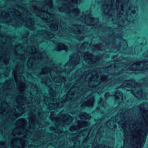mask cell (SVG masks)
I'll use <instances>...</instances> for the list:
<instances>
[{"instance_id":"1","label":"cell","mask_w":148,"mask_h":148,"mask_svg":"<svg viewBox=\"0 0 148 148\" xmlns=\"http://www.w3.org/2000/svg\"><path fill=\"white\" fill-rule=\"evenodd\" d=\"M124 88L130 90L132 93L137 98H140L143 95L142 87L136 83L131 80L126 81L123 84Z\"/></svg>"},{"instance_id":"2","label":"cell","mask_w":148,"mask_h":148,"mask_svg":"<svg viewBox=\"0 0 148 148\" xmlns=\"http://www.w3.org/2000/svg\"><path fill=\"white\" fill-rule=\"evenodd\" d=\"M86 79L89 81L88 85L90 87H95L98 86L103 81V78L97 73H91L88 74Z\"/></svg>"},{"instance_id":"3","label":"cell","mask_w":148,"mask_h":148,"mask_svg":"<svg viewBox=\"0 0 148 148\" xmlns=\"http://www.w3.org/2000/svg\"><path fill=\"white\" fill-rule=\"evenodd\" d=\"M138 14V8L135 5H130L126 12V19L130 22L133 21L136 18Z\"/></svg>"},{"instance_id":"4","label":"cell","mask_w":148,"mask_h":148,"mask_svg":"<svg viewBox=\"0 0 148 148\" xmlns=\"http://www.w3.org/2000/svg\"><path fill=\"white\" fill-rule=\"evenodd\" d=\"M126 66L127 65L125 63H116L108 67L107 71L110 74H117L122 71Z\"/></svg>"},{"instance_id":"5","label":"cell","mask_w":148,"mask_h":148,"mask_svg":"<svg viewBox=\"0 0 148 148\" xmlns=\"http://www.w3.org/2000/svg\"><path fill=\"white\" fill-rule=\"evenodd\" d=\"M143 135L137 136H131V144L132 148H141L143 142Z\"/></svg>"},{"instance_id":"6","label":"cell","mask_w":148,"mask_h":148,"mask_svg":"<svg viewBox=\"0 0 148 148\" xmlns=\"http://www.w3.org/2000/svg\"><path fill=\"white\" fill-rule=\"evenodd\" d=\"M148 68V62L147 61L135 63L129 67L130 70L134 71H145Z\"/></svg>"},{"instance_id":"7","label":"cell","mask_w":148,"mask_h":148,"mask_svg":"<svg viewBox=\"0 0 148 148\" xmlns=\"http://www.w3.org/2000/svg\"><path fill=\"white\" fill-rule=\"evenodd\" d=\"M27 131L24 127H17L13 131V135L15 138H25L27 136Z\"/></svg>"},{"instance_id":"8","label":"cell","mask_w":148,"mask_h":148,"mask_svg":"<svg viewBox=\"0 0 148 148\" xmlns=\"http://www.w3.org/2000/svg\"><path fill=\"white\" fill-rule=\"evenodd\" d=\"M129 1L127 0H119L116 1V9L119 13L123 14L127 9Z\"/></svg>"},{"instance_id":"9","label":"cell","mask_w":148,"mask_h":148,"mask_svg":"<svg viewBox=\"0 0 148 148\" xmlns=\"http://www.w3.org/2000/svg\"><path fill=\"white\" fill-rule=\"evenodd\" d=\"M37 14L46 22H50L54 19L53 16L46 11L39 10L37 12Z\"/></svg>"},{"instance_id":"10","label":"cell","mask_w":148,"mask_h":148,"mask_svg":"<svg viewBox=\"0 0 148 148\" xmlns=\"http://www.w3.org/2000/svg\"><path fill=\"white\" fill-rule=\"evenodd\" d=\"M79 89L77 86L72 88L66 96V101H69L71 100H74L78 96Z\"/></svg>"},{"instance_id":"11","label":"cell","mask_w":148,"mask_h":148,"mask_svg":"<svg viewBox=\"0 0 148 148\" xmlns=\"http://www.w3.org/2000/svg\"><path fill=\"white\" fill-rule=\"evenodd\" d=\"M140 111L142 113V116L144 119L145 124L147 125L148 121V108L147 103H144L140 105L139 106Z\"/></svg>"},{"instance_id":"12","label":"cell","mask_w":148,"mask_h":148,"mask_svg":"<svg viewBox=\"0 0 148 148\" xmlns=\"http://www.w3.org/2000/svg\"><path fill=\"white\" fill-rule=\"evenodd\" d=\"M112 6V1L111 0H106L103 1L102 5V11L104 13L108 14L111 10Z\"/></svg>"},{"instance_id":"13","label":"cell","mask_w":148,"mask_h":148,"mask_svg":"<svg viewBox=\"0 0 148 148\" xmlns=\"http://www.w3.org/2000/svg\"><path fill=\"white\" fill-rule=\"evenodd\" d=\"M25 141L21 138H14L12 141V148H24L25 146Z\"/></svg>"},{"instance_id":"14","label":"cell","mask_w":148,"mask_h":148,"mask_svg":"<svg viewBox=\"0 0 148 148\" xmlns=\"http://www.w3.org/2000/svg\"><path fill=\"white\" fill-rule=\"evenodd\" d=\"M11 110V107L8 103L4 101H0V114L5 115Z\"/></svg>"},{"instance_id":"15","label":"cell","mask_w":148,"mask_h":148,"mask_svg":"<svg viewBox=\"0 0 148 148\" xmlns=\"http://www.w3.org/2000/svg\"><path fill=\"white\" fill-rule=\"evenodd\" d=\"M84 59L86 63L92 64L97 62L99 60L98 57H96L89 53H86L84 55Z\"/></svg>"},{"instance_id":"16","label":"cell","mask_w":148,"mask_h":148,"mask_svg":"<svg viewBox=\"0 0 148 148\" xmlns=\"http://www.w3.org/2000/svg\"><path fill=\"white\" fill-rule=\"evenodd\" d=\"M88 125H89V123L86 121H78V123H77V124L71 126L70 130L71 131H77L81 128L88 126Z\"/></svg>"},{"instance_id":"17","label":"cell","mask_w":148,"mask_h":148,"mask_svg":"<svg viewBox=\"0 0 148 148\" xmlns=\"http://www.w3.org/2000/svg\"><path fill=\"white\" fill-rule=\"evenodd\" d=\"M89 133V130L88 129L84 130L79 133L77 136V141L79 143H83L88 136Z\"/></svg>"},{"instance_id":"18","label":"cell","mask_w":148,"mask_h":148,"mask_svg":"<svg viewBox=\"0 0 148 148\" xmlns=\"http://www.w3.org/2000/svg\"><path fill=\"white\" fill-rule=\"evenodd\" d=\"M24 112V109L21 106H16L13 108L12 110V115L14 119L21 116Z\"/></svg>"},{"instance_id":"19","label":"cell","mask_w":148,"mask_h":148,"mask_svg":"<svg viewBox=\"0 0 148 148\" xmlns=\"http://www.w3.org/2000/svg\"><path fill=\"white\" fill-rule=\"evenodd\" d=\"M0 20L4 22H9L12 21L11 15L5 11H0Z\"/></svg>"},{"instance_id":"20","label":"cell","mask_w":148,"mask_h":148,"mask_svg":"<svg viewBox=\"0 0 148 148\" xmlns=\"http://www.w3.org/2000/svg\"><path fill=\"white\" fill-rule=\"evenodd\" d=\"M85 23L88 25H94L98 22L97 19L90 16H87L85 18Z\"/></svg>"},{"instance_id":"21","label":"cell","mask_w":148,"mask_h":148,"mask_svg":"<svg viewBox=\"0 0 148 148\" xmlns=\"http://www.w3.org/2000/svg\"><path fill=\"white\" fill-rule=\"evenodd\" d=\"M72 32H73L76 34H79L83 33L84 32V28L83 26L79 25H73L71 27Z\"/></svg>"},{"instance_id":"22","label":"cell","mask_w":148,"mask_h":148,"mask_svg":"<svg viewBox=\"0 0 148 148\" xmlns=\"http://www.w3.org/2000/svg\"><path fill=\"white\" fill-rule=\"evenodd\" d=\"M15 52L19 55H23L25 53V50L23 46L18 45L15 47Z\"/></svg>"},{"instance_id":"23","label":"cell","mask_w":148,"mask_h":148,"mask_svg":"<svg viewBox=\"0 0 148 148\" xmlns=\"http://www.w3.org/2000/svg\"><path fill=\"white\" fill-rule=\"evenodd\" d=\"M72 121V117L71 116L68 114L64 115L62 118V121L65 124H70Z\"/></svg>"},{"instance_id":"24","label":"cell","mask_w":148,"mask_h":148,"mask_svg":"<svg viewBox=\"0 0 148 148\" xmlns=\"http://www.w3.org/2000/svg\"><path fill=\"white\" fill-rule=\"evenodd\" d=\"M79 62V57L77 54H75L72 56L69 63L72 64V65H76Z\"/></svg>"},{"instance_id":"25","label":"cell","mask_w":148,"mask_h":148,"mask_svg":"<svg viewBox=\"0 0 148 148\" xmlns=\"http://www.w3.org/2000/svg\"><path fill=\"white\" fill-rule=\"evenodd\" d=\"M50 73H51V77L53 81L56 83L60 82V79L59 76L58 75V74L53 71H51Z\"/></svg>"},{"instance_id":"26","label":"cell","mask_w":148,"mask_h":148,"mask_svg":"<svg viewBox=\"0 0 148 148\" xmlns=\"http://www.w3.org/2000/svg\"><path fill=\"white\" fill-rule=\"evenodd\" d=\"M115 98L117 102L121 103L123 99V94L120 91H117L115 94Z\"/></svg>"},{"instance_id":"27","label":"cell","mask_w":148,"mask_h":148,"mask_svg":"<svg viewBox=\"0 0 148 148\" xmlns=\"http://www.w3.org/2000/svg\"><path fill=\"white\" fill-rule=\"evenodd\" d=\"M79 118L82 120V121H86V120L90 119L91 116L89 114L85 112H83L79 115Z\"/></svg>"},{"instance_id":"28","label":"cell","mask_w":148,"mask_h":148,"mask_svg":"<svg viewBox=\"0 0 148 148\" xmlns=\"http://www.w3.org/2000/svg\"><path fill=\"white\" fill-rule=\"evenodd\" d=\"M35 63V58L33 57H31L28 59V60H27V67L29 68H32L34 65Z\"/></svg>"},{"instance_id":"29","label":"cell","mask_w":148,"mask_h":148,"mask_svg":"<svg viewBox=\"0 0 148 148\" xmlns=\"http://www.w3.org/2000/svg\"><path fill=\"white\" fill-rule=\"evenodd\" d=\"M27 99L21 96H18L17 97V102L21 105L25 104L26 103Z\"/></svg>"},{"instance_id":"30","label":"cell","mask_w":148,"mask_h":148,"mask_svg":"<svg viewBox=\"0 0 148 148\" xmlns=\"http://www.w3.org/2000/svg\"><path fill=\"white\" fill-rule=\"evenodd\" d=\"M107 127L112 129H114L116 128V123L113 120H110L106 124Z\"/></svg>"},{"instance_id":"31","label":"cell","mask_w":148,"mask_h":148,"mask_svg":"<svg viewBox=\"0 0 148 148\" xmlns=\"http://www.w3.org/2000/svg\"><path fill=\"white\" fill-rule=\"evenodd\" d=\"M57 51H67L68 50V47L65 45L63 44H59L57 46L56 48Z\"/></svg>"},{"instance_id":"32","label":"cell","mask_w":148,"mask_h":148,"mask_svg":"<svg viewBox=\"0 0 148 148\" xmlns=\"http://www.w3.org/2000/svg\"><path fill=\"white\" fill-rule=\"evenodd\" d=\"M27 51L29 53L32 54H35L37 53V50H36V48L33 46L27 47Z\"/></svg>"},{"instance_id":"33","label":"cell","mask_w":148,"mask_h":148,"mask_svg":"<svg viewBox=\"0 0 148 148\" xmlns=\"http://www.w3.org/2000/svg\"><path fill=\"white\" fill-rule=\"evenodd\" d=\"M26 87V86L25 83L23 82H20L19 84L18 87L19 89L21 92H24V91L25 90Z\"/></svg>"},{"instance_id":"34","label":"cell","mask_w":148,"mask_h":148,"mask_svg":"<svg viewBox=\"0 0 148 148\" xmlns=\"http://www.w3.org/2000/svg\"><path fill=\"white\" fill-rule=\"evenodd\" d=\"M50 28L52 31L56 32V31H58V26L57 24H53L50 25Z\"/></svg>"},{"instance_id":"35","label":"cell","mask_w":148,"mask_h":148,"mask_svg":"<svg viewBox=\"0 0 148 148\" xmlns=\"http://www.w3.org/2000/svg\"><path fill=\"white\" fill-rule=\"evenodd\" d=\"M6 42V39L5 38V37L0 34V44H3Z\"/></svg>"},{"instance_id":"36","label":"cell","mask_w":148,"mask_h":148,"mask_svg":"<svg viewBox=\"0 0 148 148\" xmlns=\"http://www.w3.org/2000/svg\"><path fill=\"white\" fill-rule=\"evenodd\" d=\"M45 33L46 34L47 36V37L48 38L51 39L54 37V34H53L49 32H46Z\"/></svg>"},{"instance_id":"37","label":"cell","mask_w":148,"mask_h":148,"mask_svg":"<svg viewBox=\"0 0 148 148\" xmlns=\"http://www.w3.org/2000/svg\"><path fill=\"white\" fill-rule=\"evenodd\" d=\"M95 148H112V147H110L108 145H99L95 147Z\"/></svg>"}]
</instances>
